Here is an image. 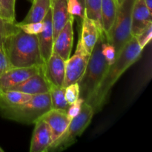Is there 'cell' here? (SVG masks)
<instances>
[{
  "instance_id": "cell-1",
  "label": "cell",
  "mask_w": 152,
  "mask_h": 152,
  "mask_svg": "<svg viewBox=\"0 0 152 152\" xmlns=\"http://www.w3.org/2000/svg\"><path fill=\"white\" fill-rule=\"evenodd\" d=\"M143 49L138 44L134 37L126 43L115 61L109 65L102 81L87 103L91 105L94 112L101 111L106 102L110 91L120 77L141 57Z\"/></svg>"
},
{
  "instance_id": "cell-21",
  "label": "cell",
  "mask_w": 152,
  "mask_h": 152,
  "mask_svg": "<svg viewBox=\"0 0 152 152\" xmlns=\"http://www.w3.org/2000/svg\"><path fill=\"white\" fill-rule=\"evenodd\" d=\"M51 109H59L66 111L69 105L65 98V88L50 85L49 89Z\"/></svg>"
},
{
  "instance_id": "cell-20",
  "label": "cell",
  "mask_w": 152,
  "mask_h": 152,
  "mask_svg": "<svg viewBox=\"0 0 152 152\" xmlns=\"http://www.w3.org/2000/svg\"><path fill=\"white\" fill-rule=\"evenodd\" d=\"M33 95L18 91L7 90L0 91V109L12 108L30 100Z\"/></svg>"
},
{
  "instance_id": "cell-31",
  "label": "cell",
  "mask_w": 152,
  "mask_h": 152,
  "mask_svg": "<svg viewBox=\"0 0 152 152\" xmlns=\"http://www.w3.org/2000/svg\"><path fill=\"white\" fill-rule=\"evenodd\" d=\"M149 11L152 13V0H144Z\"/></svg>"
},
{
  "instance_id": "cell-14",
  "label": "cell",
  "mask_w": 152,
  "mask_h": 152,
  "mask_svg": "<svg viewBox=\"0 0 152 152\" xmlns=\"http://www.w3.org/2000/svg\"><path fill=\"white\" fill-rule=\"evenodd\" d=\"M152 13L144 0H135L132 12V34L137 37L152 23Z\"/></svg>"
},
{
  "instance_id": "cell-3",
  "label": "cell",
  "mask_w": 152,
  "mask_h": 152,
  "mask_svg": "<svg viewBox=\"0 0 152 152\" xmlns=\"http://www.w3.org/2000/svg\"><path fill=\"white\" fill-rule=\"evenodd\" d=\"M105 37L103 30H99V38L91 53L86 71L78 82L80 98L86 102L91 97L109 67L102 51V42Z\"/></svg>"
},
{
  "instance_id": "cell-35",
  "label": "cell",
  "mask_w": 152,
  "mask_h": 152,
  "mask_svg": "<svg viewBox=\"0 0 152 152\" xmlns=\"http://www.w3.org/2000/svg\"><path fill=\"white\" fill-rule=\"evenodd\" d=\"M28 1H31V2H32V1H33V0H28Z\"/></svg>"
},
{
  "instance_id": "cell-8",
  "label": "cell",
  "mask_w": 152,
  "mask_h": 152,
  "mask_svg": "<svg viewBox=\"0 0 152 152\" xmlns=\"http://www.w3.org/2000/svg\"><path fill=\"white\" fill-rule=\"evenodd\" d=\"M44 71L43 65L25 68H10L0 77V91H7L20 84L31 76Z\"/></svg>"
},
{
  "instance_id": "cell-28",
  "label": "cell",
  "mask_w": 152,
  "mask_h": 152,
  "mask_svg": "<svg viewBox=\"0 0 152 152\" xmlns=\"http://www.w3.org/2000/svg\"><path fill=\"white\" fill-rule=\"evenodd\" d=\"M16 25L24 32L29 34H34V35H37L39 33L42 31L43 28L42 22H33V23L25 24V25H18L16 23Z\"/></svg>"
},
{
  "instance_id": "cell-33",
  "label": "cell",
  "mask_w": 152,
  "mask_h": 152,
  "mask_svg": "<svg viewBox=\"0 0 152 152\" xmlns=\"http://www.w3.org/2000/svg\"><path fill=\"white\" fill-rule=\"evenodd\" d=\"M0 152H4V150H3L1 147H0Z\"/></svg>"
},
{
  "instance_id": "cell-18",
  "label": "cell",
  "mask_w": 152,
  "mask_h": 152,
  "mask_svg": "<svg viewBox=\"0 0 152 152\" xmlns=\"http://www.w3.org/2000/svg\"><path fill=\"white\" fill-rule=\"evenodd\" d=\"M51 7V0H33L32 6L27 16L18 25L40 22Z\"/></svg>"
},
{
  "instance_id": "cell-5",
  "label": "cell",
  "mask_w": 152,
  "mask_h": 152,
  "mask_svg": "<svg viewBox=\"0 0 152 152\" xmlns=\"http://www.w3.org/2000/svg\"><path fill=\"white\" fill-rule=\"evenodd\" d=\"M135 0L118 1L117 15L112 28L105 34L107 42L115 49L116 58L126 43L133 37L132 34V12Z\"/></svg>"
},
{
  "instance_id": "cell-15",
  "label": "cell",
  "mask_w": 152,
  "mask_h": 152,
  "mask_svg": "<svg viewBox=\"0 0 152 152\" xmlns=\"http://www.w3.org/2000/svg\"><path fill=\"white\" fill-rule=\"evenodd\" d=\"M50 86V84L44 75L43 71L31 76L20 84L11 88L9 90L18 91L34 96L48 93Z\"/></svg>"
},
{
  "instance_id": "cell-27",
  "label": "cell",
  "mask_w": 152,
  "mask_h": 152,
  "mask_svg": "<svg viewBox=\"0 0 152 152\" xmlns=\"http://www.w3.org/2000/svg\"><path fill=\"white\" fill-rule=\"evenodd\" d=\"M102 51L108 63L111 65L116 59V52L114 48L107 42L106 37L102 42Z\"/></svg>"
},
{
  "instance_id": "cell-7",
  "label": "cell",
  "mask_w": 152,
  "mask_h": 152,
  "mask_svg": "<svg viewBox=\"0 0 152 152\" xmlns=\"http://www.w3.org/2000/svg\"><path fill=\"white\" fill-rule=\"evenodd\" d=\"M89 58L90 53L86 51L79 38L75 53L65 61V75L62 87L66 88L69 85L78 83L86 71Z\"/></svg>"
},
{
  "instance_id": "cell-11",
  "label": "cell",
  "mask_w": 152,
  "mask_h": 152,
  "mask_svg": "<svg viewBox=\"0 0 152 152\" xmlns=\"http://www.w3.org/2000/svg\"><path fill=\"white\" fill-rule=\"evenodd\" d=\"M53 142L50 127L44 120H37L31 138V152H47L49 146Z\"/></svg>"
},
{
  "instance_id": "cell-13",
  "label": "cell",
  "mask_w": 152,
  "mask_h": 152,
  "mask_svg": "<svg viewBox=\"0 0 152 152\" xmlns=\"http://www.w3.org/2000/svg\"><path fill=\"white\" fill-rule=\"evenodd\" d=\"M40 119L47 123L50 127L53 142L66 130L71 120L67 114L66 111L59 109H50L42 116Z\"/></svg>"
},
{
  "instance_id": "cell-10",
  "label": "cell",
  "mask_w": 152,
  "mask_h": 152,
  "mask_svg": "<svg viewBox=\"0 0 152 152\" xmlns=\"http://www.w3.org/2000/svg\"><path fill=\"white\" fill-rule=\"evenodd\" d=\"M44 75L50 85L62 86L65 75V61L55 52L44 63Z\"/></svg>"
},
{
  "instance_id": "cell-30",
  "label": "cell",
  "mask_w": 152,
  "mask_h": 152,
  "mask_svg": "<svg viewBox=\"0 0 152 152\" xmlns=\"http://www.w3.org/2000/svg\"><path fill=\"white\" fill-rule=\"evenodd\" d=\"M10 68L11 67L4 48H0V77Z\"/></svg>"
},
{
  "instance_id": "cell-26",
  "label": "cell",
  "mask_w": 152,
  "mask_h": 152,
  "mask_svg": "<svg viewBox=\"0 0 152 152\" xmlns=\"http://www.w3.org/2000/svg\"><path fill=\"white\" fill-rule=\"evenodd\" d=\"M137 39L138 44L140 45L142 49L150 42L152 37V23L148 25L146 28L143 30L137 37H134Z\"/></svg>"
},
{
  "instance_id": "cell-16",
  "label": "cell",
  "mask_w": 152,
  "mask_h": 152,
  "mask_svg": "<svg viewBox=\"0 0 152 152\" xmlns=\"http://www.w3.org/2000/svg\"><path fill=\"white\" fill-rule=\"evenodd\" d=\"M51 17L53 40L64 28L70 18L73 16L68 11V0H51Z\"/></svg>"
},
{
  "instance_id": "cell-19",
  "label": "cell",
  "mask_w": 152,
  "mask_h": 152,
  "mask_svg": "<svg viewBox=\"0 0 152 152\" xmlns=\"http://www.w3.org/2000/svg\"><path fill=\"white\" fill-rule=\"evenodd\" d=\"M117 0H102L101 4V20L105 34H108L112 28L117 11Z\"/></svg>"
},
{
  "instance_id": "cell-9",
  "label": "cell",
  "mask_w": 152,
  "mask_h": 152,
  "mask_svg": "<svg viewBox=\"0 0 152 152\" xmlns=\"http://www.w3.org/2000/svg\"><path fill=\"white\" fill-rule=\"evenodd\" d=\"M74 17L71 16L53 40V52L57 53L65 61L69 59L72 50L74 42Z\"/></svg>"
},
{
  "instance_id": "cell-22",
  "label": "cell",
  "mask_w": 152,
  "mask_h": 152,
  "mask_svg": "<svg viewBox=\"0 0 152 152\" xmlns=\"http://www.w3.org/2000/svg\"><path fill=\"white\" fill-rule=\"evenodd\" d=\"M101 4L102 0H85V16L94 22L98 30L102 29Z\"/></svg>"
},
{
  "instance_id": "cell-12",
  "label": "cell",
  "mask_w": 152,
  "mask_h": 152,
  "mask_svg": "<svg viewBox=\"0 0 152 152\" xmlns=\"http://www.w3.org/2000/svg\"><path fill=\"white\" fill-rule=\"evenodd\" d=\"M43 24L42 31L37 34L39 47L43 62L48 61L53 52V31L52 25L51 8L49 10L45 17L42 21Z\"/></svg>"
},
{
  "instance_id": "cell-2",
  "label": "cell",
  "mask_w": 152,
  "mask_h": 152,
  "mask_svg": "<svg viewBox=\"0 0 152 152\" xmlns=\"http://www.w3.org/2000/svg\"><path fill=\"white\" fill-rule=\"evenodd\" d=\"M4 48L12 68H25L44 64L37 36L24 32L17 25L6 38Z\"/></svg>"
},
{
  "instance_id": "cell-4",
  "label": "cell",
  "mask_w": 152,
  "mask_h": 152,
  "mask_svg": "<svg viewBox=\"0 0 152 152\" xmlns=\"http://www.w3.org/2000/svg\"><path fill=\"white\" fill-rule=\"evenodd\" d=\"M51 109L49 93L34 95L30 100L12 107L0 109L4 118L25 124H33Z\"/></svg>"
},
{
  "instance_id": "cell-17",
  "label": "cell",
  "mask_w": 152,
  "mask_h": 152,
  "mask_svg": "<svg viewBox=\"0 0 152 152\" xmlns=\"http://www.w3.org/2000/svg\"><path fill=\"white\" fill-rule=\"evenodd\" d=\"M80 38L84 48L91 54L99 38V30L94 22L86 16L82 21V31Z\"/></svg>"
},
{
  "instance_id": "cell-24",
  "label": "cell",
  "mask_w": 152,
  "mask_h": 152,
  "mask_svg": "<svg viewBox=\"0 0 152 152\" xmlns=\"http://www.w3.org/2000/svg\"><path fill=\"white\" fill-rule=\"evenodd\" d=\"M16 28V22L9 21L0 16V48H4L6 38Z\"/></svg>"
},
{
  "instance_id": "cell-25",
  "label": "cell",
  "mask_w": 152,
  "mask_h": 152,
  "mask_svg": "<svg viewBox=\"0 0 152 152\" xmlns=\"http://www.w3.org/2000/svg\"><path fill=\"white\" fill-rule=\"evenodd\" d=\"M65 98L69 105L74 104L80 98V87L78 83H73L65 88Z\"/></svg>"
},
{
  "instance_id": "cell-32",
  "label": "cell",
  "mask_w": 152,
  "mask_h": 152,
  "mask_svg": "<svg viewBox=\"0 0 152 152\" xmlns=\"http://www.w3.org/2000/svg\"><path fill=\"white\" fill-rule=\"evenodd\" d=\"M77 1L81 4V5L83 6V8L85 9V0H77Z\"/></svg>"
},
{
  "instance_id": "cell-6",
  "label": "cell",
  "mask_w": 152,
  "mask_h": 152,
  "mask_svg": "<svg viewBox=\"0 0 152 152\" xmlns=\"http://www.w3.org/2000/svg\"><path fill=\"white\" fill-rule=\"evenodd\" d=\"M94 114V112L91 105L86 102H83L80 113L71 119L66 130L52 142L47 152L62 151L74 144L77 138L81 136L88 127Z\"/></svg>"
},
{
  "instance_id": "cell-29",
  "label": "cell",
  "mask_w": 152,
  "mask_h": 152,
  "mask_svg": "<svg viewBox=\"0 0 152 152\" xmlns=\"http://www.w3.org/2000/svg\"><path fill=\"white\" fill-rule=\"evenodd\" d=\"M84 102L85 101L83 99L79 98L74 104L69 105L68 110H67V114H68V116L71 120L74 118V117H76L80 113V110H81L82 105H83Z\"/></svg>"
},
{
  "instance_id": "cell-34",
  "label": "cell",
  "mask_w": 152,
  "mask_h": 152,
  "mask_svg": "<svg viewBox=\"0 0 152 152\" xmlns=\"http://www.w3.org/2000/svg\"><path fill=\"white\" fill-rule=\"evenodd\" d=\"M117 2H118V1H122V0H117Z\"/></svg>"
},
{
  "instance_id": "cell-23",
  "label": "cell",
  "mask_w": 152,
  "mask_h": 152,
  "mask_svg": "<svg viewBox=\"0 0 152 152\" xmlns=\"http://www.w3.org/2000/svg\"><path fill=\"white\" fill-rule=\"evenodd\" d=\"M16 0H0V16L11 22H15Z\"/></svg>"
}]
</instances>
